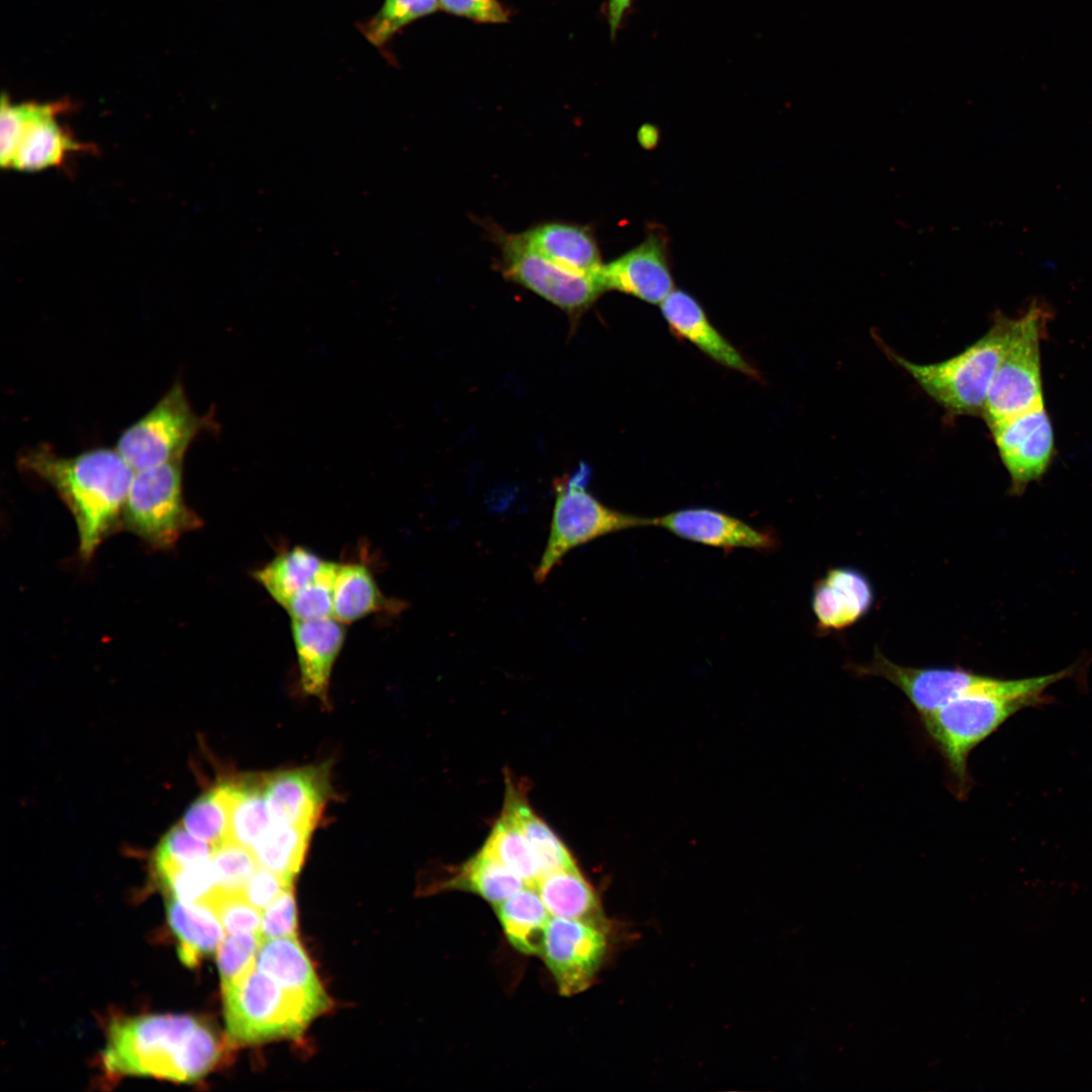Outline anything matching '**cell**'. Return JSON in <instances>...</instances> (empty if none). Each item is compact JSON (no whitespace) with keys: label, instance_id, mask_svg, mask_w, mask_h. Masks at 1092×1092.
<instances>
[{"label":"cell","instance_id":"13","mask_svg":"<svg viewBox=\"0 0 1092 1092\" xmlns=\"http://www.w3.org/2000/svg\"><path fill=\"white\" fill-rule=\"evenodd\" d=\"M1013 493H1021L1048 470L1055 437L1044 404L1000 421L989 428Z\"/></svg>","mask_w":1092,"mask_h":1092},{"label":"cell","instance_id":"9","mask_svg":"<svg viewBox=\"0 0 1092 1092\" xmlns=\"http://www.w3.org/2000/svg\"><path fill=\"white\" fill-rule=\"evenodd\" d=\"M216 428L211 415L198 416L176 381L143 417L124 429L115 449L133 471L183 461L192 441Z\"/></svg>","mask_w":1092,"mask_h":1092},{"label":"cell","instance_id":"32","mask_svg":"<svg viewBox=\"0 0 1092 1092\" xmlns=\"http://www.w3.org/2000/svg\"><path fill=\"white\" fill-rule=\"evenodd\" d=\"M233 792L234 780L210 789L187 808L181 824L214 849L230 842Z\"/></svg>","mask_w":1092,"mask_h":1092},{"label":"cell","instance_id":"14","mask_svg":"<svg viewBox=\"0 0 1092 1092\" xmlns=\"http://www.w3.org/2000/svg\"><path fill=\"white\" fill-rule=\"evenodd\" d=\"M670 258L667 233L663 226L649 225L639 245L604 264L607 289L660 304L674 289Z\"/></svg>","mask_w":1092,"mask_h":1092},{"label":"cell","instance_id":"18","mask_svg":"<svg viewBox=\"0 0 1092 1092\" xmlns=\"http://www.w3.org/2000/svg\"><path fill=\"white\" fill-rule=\"evenodd\" d=\"M874 588L869 578L853 567L830 568L813 589L812 610L819 631L846 629L871 610Z\"/></svg>","mask_w":1092,"mask_h":1092},{"label":"cell","instance_id":"8","mask_svg":"<svg viewBox=\"0 0 1092 1092\" xmlns=\"http://www.w3.org/2000/svg\"><path fill=\"white\" fill-rule=\"evenodd\" d=\"M1048 308L1033 300L1014 318L1006 349L993 377L982 418L988 428L1007 418L1044 404L1040 369V340Z\"/></svg>","mask_w":1092,"mask_h":1092},{"label":"cell","instance_id":"21","mask_svg":"<svg viewBox=\"0 0 1092 1092\" xmlns=\"http://www.w3.org/2000/svg\"><path fill=\"white\" fill-rule=\"evenodd\" d=\"M256 967L323 1012L331 1007V1000L296 936L262 939Z\"/></svg>","mask_w":1092,"mask_h":1092},{"label":"cell","instance_id":"35","mask_svg":"<svg viewBox=\"0 0 1092 1092\" xmlns=\"http://www.w3.org/2000/svg\"><path fill=\"white\" fill-rule=\"evenodd\" d=\"M214 850L210 843L190 833L182 824L175 825L155 851L156 874L162 883L187 866L210 859Z\"/></svg>","mask_w":1092,"mask_h":1092},{"label":"cell","instance_id":"20","mask_svg":"<svg viewBox=\"0 0 1092 1092\" xmlns=\"http://www.w3.org/2000/svg\"><path fill=\"white\" fill-rule=\"evenodd\" d=\"M544 258L579 273L600 271L604 263L593 229L566 221H546L518 234Z\"/></svg>","mask_w":1092,"mask_h":1092},{"label":"cell","instance_id":"45","mask_svg":"<svg viewBox=\"0 0 1092 1092\" xmlns=\"http://www.w3.org/2000/svg\"><path fill=\"white\" fill-rule=\"evenodd\" d=\"M632 2L633 0H608L607 16L612 36L616 35Z\"/></svg>","mask_w":1092,"mask_h":1092},{"label":"cell","instance_id":"7","mask_svg":"<svg viewBox=\"0 0 1092 1092\" xmlns=\"http://www.w3.org/2000/svg\"><path fill=\"white\" fill-rule=\"evenodd\" d=\"M202 526L183 493V461L134 471L122 525L155 550H169L181 536Z\"/></svg>","mask_w":1092,"mask_h":1092},{"label":"cell","instance_id":"24","mask_svg":"<svg viewBox=\"0 0 1092 1092\" xmlns=\"http://www.w3.org/2000/svg\"><path fill=\"white\" fill-rule=\"evenodd\" d=\"M167 915L178 940L179 959L185 966L194 968L217 951L225 931L208 905L169 896Z\"/></svg>","mask_w":1092,"mask_h":1092},{"label":"cell","instance_id":"41","mask_svg":"<svg viewBox=\"0 0 1092 1092\" xmlns=\"http://www.w3.org/2000/svg\"><path fill=\"white\" fill-rule=\"evenodd\" d=\"M169 896L186 902H202L215 888L211 858L187 866L162 882Z\"/></svg>","mask_w":1092,"mask_h":1092},{"label":"cell","instance_id":"25","mask_svg":"<svg viewBox=\"0 0 1092 1092\" xmlns=\"http://www.w3.org/2000/svg\"><path fill=\"white\" fill-rule=\"evenodd\" d=\"M525 785L506 776V794L502 813L508 816L532 845L543 876L561 869L576 867L573 856L551 827L533 810Z\"/></svg>","mask_w":1092,"mask_h":1092},{"label":"cell","instance_id":"27","mask_svg":"<svg viewBox=\"0 0 1092 1092\" xmlns=\"http://www.w3.org/2000/svg\"><path fill=\"white\" fill-rule=\"evenodd\" d=\"M510 944L524 954L540 956L547 924L551 918L534 887L520 891L493 906Z\"/></svg>","mask_w":1092,"mask_h":1092},{"label":"cell","instance_id":"1","mask_svg":"<svg viewBox=\"0 0 1092 1092\" xmlns=\"http://www.w3.org/2000/svg\"><path fill=\"white\" fill-rule=\"evenodd\" d=\"M18 466L48 483L68 508L82 561H90L104 540L121 528L134 471L115 448L62 456L49 445H37L19 455Z\"/></svg>","mask_w":1092,"mask_h":1092},{"label":"cell","instance_id":"15","mask_svg":"<svg viewBox=\"0 0 1092 1092\" xmlns=\"http://www.w3.org/2000/svg\"><path fill=\"white\" fill-rule=\"evenodd\" d=\"M330 762L264 776L274 820L313 831L332 794Z\"/></svg>","mask_w":1092,"mask_h":1092},{"label":"cell","instance_id":"30","mask_svg":"<svg viewBox=\"0 0 1092 1092\" xmlns=\"http://www.w3.org/2000/svg\"><path fill=\"white\" fill-rule=\"evenodd\" d=\"M274 823L265 796L264 776L235 779L231 806V841L252 850Z\"/></svg>","mask_w":1092,"mask_h":1092},{"label":"cell","instance_id":"43","mask_svg":"<svg viewBox=\"0 0 1092 1092\" xmlns=\"http://www.w3.org/2000/svg\"><path fill=\"white\" fill-rule=\"evenodd\" d=\"M442 10L482 23H505L509 14L498 0H438Z\"/></svg>","mask_w":1092,"mask_h":1092},{"label":"cell","instance_id":"22","mask_svg":"<svg viewBox=\"0 0 1092 1092\" xmlns=\"http://www.w3.org/2000/svg\"><path fill=\"white\" fill-rule=\"evenodd\" d=\"M526 883L483 846L459 866L445 868L432 890L473 893L492 906L520 891Z\"/></svg>","mask_w":1092,"mask_h":1092},{"label":"cell","instance_id":"10","mask_svg":"<svg viewBox=\"0 0 1092 1092\" xmlns=\"http://www.w3.org/2000/svg\"><path fill=\"white\" fill-rule=\"evenodd\" d=\"M494 235L500 249L503 275L568 315H580L608 291L603 268L595 273L574 272L528 248L518 234L499 232Z\"/></svg>","mask_w":1092,"mask_h":1092},{"label":"cell","instance_id":"44","mask_svg":"<svg viewBox=\"0 0 1092 1092\" xmlns=\"http://www.w3.org/2000/svg\"><path fill=\"white\" fill-rule=\"evenodd\" d=\"M288 885L275 873L258 867L244 888L247 900L259 910L265 909Z\"/></svg>","mask_w":1092,"mask_h":1092},{"label":"cell","instance_id":"16","mask_svg":"<svg viewBox=\"0 0 1092 1092\" xmlns=\"http://www.w3.org/2000/svg\"><path fill=\"white\" fill-rule=\"evenodd\" d=\"M291 634L301 689L328 705L333 667L345 641L344 624L334 617L291 620Z\"/></svg>","mask_w":1092,"mask_h":1092},{"label":"cell","instance_id":"36","mask_svg":"<svg viewBox=\"0 0 1092 1092\" xmlns=\"http://www.w3.org/2000/svg\"><path fill=\"white\" fill-rule=\"evenodd\" d=\"M69 105L66 101L13 104L6 96H3L0 112L1 166L10 168L22 136L35 120L53 111L66 110Z\"/></svg>","mask_w":1092,"mask_h":1092},{"label":"cell","instance_id":"12","mask_svg":"<svg viewBox=\"0 0 1092 1092\" xmlns=\"http://www.w3.org/2000/svg\"><path fill=\"white\" fill-rule=\"evenodd\" d=\"M859 676L882 677L897 687L919 718L951 700L985 687L992 677L960 667H911L897 664L878 649L867 664L850 666Z\"/></svg>","mask_w":1092,"mask_h":1092},{"label":"cell","instance_id":"39","mask_svg":"<svg viewBox=\"0 0 1092 1092\" xmlns=\"http://www.w3.org/2000/svg\"><path fill=\"white\" fill-rule=\"evenodd\" d=\"M201 903L215 912L226 933H259L262 912L247 900L244 892L214 889Z\"/></svg>","mask_w":1092,"mask_h":1092},{"label":"cell","instance_id":"23","mask_svg":"<svg viewBox=\"0 0 1092 1092\" xmlns=\"http://www.w3.org/2000/svg\"><path fill=\"white\" fill-rule=\"evenodd\" d=\"M406 608L404 601L386 597L368 565L363 562L339 563L334 585L333 617L343 624L353 623L375 613L398 615Z\"/></svg>","mask_w":1092,"mask_h":1092},{"label":"cell","instance_id":"4","mask_svg":"<svg viewBox=\"0 0 1092 1092\" xmlns=\"http://www.w3.org/2000/svg\"><path fill=\"white\" fill-rule=\"evenodd\" d=\"M1014 318L997 315L991 328L961 353L920 364L893 355L919 387L951 417H982Z\"/></svg>","mask_w":1092,"mask_h":1092},{"label":"cell","instance_id":"28","mask_svg":"<svg viewBox=\"0 0 1092 1092\" xmlns=\"http://www.w3.org/2000/svg\"><path fill=\"white\" fill-rule=\"evenodd\" d=\"M66 110H57L35 120L22 136L10 168L38 171L62 163L69 153L88 151L90 147L77 142L61 126L56 117Z\"/></svg>","mask_w":1092,"mask_h":1092},{"label":"cell","instance_id":"5","mask_svg":"<svg viewBox=\"0 0 1092 1092\" xmlns=\"http://www.w3.org/2000/svg\"><path fill=\"white\" fill-rule=\"evenodd\" d=\"M221 990L228 1039L236 1045L298 1037L324 1013L283 988L256 963Z\"/></svg>","mask_w":1092,"mask_h":1092},{"label":"cell","instance_id":"11","mask_svg":"<svg viewBox=\"0 0 1092 1092\" xmlns=\"http://www.w3.org/2000/svg\"><path fill=\"white\" fill-rule=\"evenodd\" d=\"M607 930L587 921L551 916L540 956L560 995H575L590 987L608 954Z\"/></svg>","mask_w":1092,"mask_h":1092},{"label":"cell","instance_id":"37","mask_svg":"<svg viewBox=\"0 0 1092 1092\" xmlns=\"http://www.w3.org/2000/svg\"><path fill=\"white\" fill-rule=\"evenodd\" d=\"M339 563L327 561L318 575L297 593L284 610L291 620H316L333 617L334 585Z\"/></svg>","mask_w":1092,"mask_h":1092},{"label":"cell","instance_id":"31","mask_svg":"<svg viewBox=\"0 0 1092 1092\" xmlns=\"http://www.w3.org/2000/svg\"><path fill=\"white\" fill-rule=\"evenodd\" d=\"M310 835L311 831L275 821L251 851L259 867L292 885L304 861Z\"/></svg>","mask_w":1092,"mask_h":1092},{"label":"cell","instance_id":"34","mask_svg":"<svg viewBox=\"0 0 1092 1092\" xmlns=\"http://www.w3.org/2000/svg\"><path fill=\"white\" fill-rule=\"evenodd\" d=\"M438 8V0H383L378 10L357 26L372 46L385 49L403 27Z\"/></svg>","mask_w":1092,"mask_h":1092},{"label":"cell","instance_id":"3","mask_svg":"<svg viewBox=\"0 0 1092 1092\" xmlns=\"http://www.w3.org/2000/svg\"><path fill=\"white\" fill-rule=\"evenodd\" d=\"M1070 670L1022 679L992 677L985 687L962 695L920 718L923 729L944 760L959 799L971 789V752L1015 712L1035 704L1043 691Z\"/></svg>","mask_w":1092,"mask_h":1092},{"label":"cell","instance_id":"42","mask_svg":"<svg viewBox=\"0 0 1092 1092\" xmlns=\"http://www.w3.org/2000/svg\"><path fill=\"white\" fill-rule=\"evenodd\" d=\"M297 910L292 886L284 889L262 911L260 935L262 939L296 936Z\"/></svg>","mask_w":1092,"mask_h":1092},{"label":"cell","instance_id":"2","mask_svg":"<svg viewBox=\"0 0 1092 1092\" xmlns=\"http://www.w3.org/2000/svg\"><path fill=\"white\" fill-rule=\"evenodd\" d=\"M222 1051L216 1031L193 1016L146 1015L110 1024L102 1062L111 1076L193 1082L217 1064Z\"/></svg>","mask_w":1092,"mask_h":1092},{"label":"cell","instance_id":"17","mask_svg":"<svg viewBox=\"0 0 1092 1092\" xmlns=\"http://www.w3.org/2000/svg\"><path fill=\"white\" fill-rule=\"evenodd\" d=\"M652 526L661 527L690 541L725 549L743 547L768 550L777 544L771 534L706 508L686 509L652 518Z\"/></svg>","mask_w":1092,"mask_h":1092},{"label":"cell","instance_id":"29","mask_svg":"<svg viewBox=\"0 0 1092 1092\" xmlns=\"http://www.w3.org/2000/svg\"><path fill=\"white\" fill-rule=\"evenodd\" d=\"M328 560L312 551L294 546L276 555L253 575L283 609L318 575Z\"/></svg>","mask_w":1092,"mask_h":1092},{"label":"cell","instance_id":"26","mask_svg":"<svg viewBox=\"0 0 1092 1092\" xmlns=\"http://www.w3.org/2000/svg\"><path fill=\"white\" fill-rule=\"evenodd\" d=\"M534 888L551 916L608 927L599 896L577 866L543 876Z\"/></svg>","mask_w":1092,"mask_h":1092},{"label":"cell","instance_id":"33","mask_svg":"<svg viewBox=\"0 0 1092 1092\" xmlns=\"http://www.w3.org/2000/svg\"><path fill=\"white\" fill-rule=\"evenodd\" d=\"M517 874L526 885L535 887L543 877L540 861L519 827L504 813L494 822L482 845Z\"/></svg>","mask_w":1092,"mask_h":1092},{"label":"cell","instance_id":"40","mask_svg":"<svg viewBox=\"0 0 1092 1092\" xmlns=\"http://www.w3.org/2000/svg\"><path fill=\"white\" fill-rule=\"evenodd\" d=\"M262 937L258 932L228 933L217 948L221 987L242 976L255 963Z\"/></svg>","mask_w":1092,"mask_h":1092},{"label":"cell","instance_id":"6","mask_svg":"<svg viewBox=\"0 0 1092 1092\" xmlns=\"http://www.w3.org/2000/svg\"><path fill=\"white\" fill-rule=\"evenodd\" d=\"M589 468L580 464L570 476L554 483L555 500L543 554L535 567L536 582H544L572 549L626 529L652 526V518L622 513L603 505L586 489Z\"/></svg>","mask_w":1092,"mask_h":1092},{"label":"cell","instance_id":"38","mask_svg":"<svg viewBox=\"0 0 1092 1092\" xmlns=\"http://www.w3.org/2000/svg\"><path fill=\"white\" fill-rule=\"evenodd\" d=\"M211 866L214 889L225 892H244L246 883L259 867L250 849L233 841L214 850Z\"/></svg>","mask_w":1092,"mask_h":1092},{"label":"cell","instance_id":"19","mask_svg":"<svg viewBox=\"0 0 1092 1092\" xmlns=\"http://www.w3.org/2000/svg\"><path fill=\"white\" fill-rule=\"evenodd\" d=\"M671 332L694 344L721 365L755 376L753 367L710 323L701 304L681 289H673L659 304Z\"/></svg>","mask_w":1092,"mask_h":1092}]
</instances>
